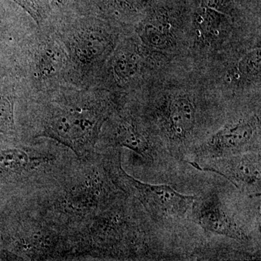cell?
Here are the masks:
<instances>
[{"mask_svg": "<svg viewBox=\"0 0 261 261\" xmlns=\"http://www.w3.org/2000/svg\"><path fill=\"white\" fill-rule=\"evenodd\" d=\"M213 161L203 170L219 173L240 190L252 192L260 190V154L246 152Z\"/></svg>", "mask_w": 261, "mask_h": 261, "instance_id": "5", "label": "cell"}, {"mask_svg": "<svg viewBox=\"0 0 261 261\" xmlns=\"http://www.w3.org/2000/svg\"><path fill=\"white\" fill-rule=\"evenodd\" d=\"M226 15L219 10L201 5L195 15V27L205 42L218 40L226 27Z\"/></svg>", "mask_w": 261, "mask_h": 261, "instance_id": "11", "label": "cell"}, {"mask_svg": "<svg viewBox=\"0 0 261 261\" xmlns=\"http://www.w3.org/2000/svg\"><path fill=\"white\" fill-rule=\"evenodd\" d=\"M120 179L132 189L149 214L159 221L183 218L197 201L195 196L185 195L166 185H150L138 181L118 168Z\"/></svg>", "mask_w": 261, "mask_h": 261, "instance_id": "2", "label": "cell"}, {"mask_svg": "<svg viewBox=\"0 0 261 261\" xmlns=\"http://www.w3.org/2000/svg\"><path fill=\"white\" fill-rule=\"evenodd\" d=\"M51 1L53 2V3H55V4L60 5L63 3L64 0H51Z\"/></svg>", "mask_w": 261, "mask_h": 261, "instance_id": "15", "label": "cell"}, {"mask_svg": "<svg viewBox=\"0 0 261 261\" xmlns=\"http://www.w3.org/2000/svg\"><path fill=\"white\" fill-rule=\"evenodd\" d=\"M103 121L102 113L95 108H62L48 118L44 135L84 156L94 148Z\"/></svg>", "mask_w": 261, "mask_h": 261, "instance_id": "1", "label": "cell"}, {"mask_svg": "<svg viewBox=\"0 0 261 261\" xmlns=\"http://www.w3.org/2000/svg\"><path fill=\"white\" fill-rule=\"evenodd\" d=\"M115 140L121 147H126L145 159H152V144L148 135L137 123L123 122L117 128Z\"/></svg>", "mask_w": 261, "mask_h": 261, "instance_id": "10", "label": "cell"}, {"mask_svg": "<svg viewBox=\"0 0 261 261\" xmlns=\"http://www.w3.org/2000/svg\"><path fill=\"white\" fill-rule=\"evenodd\" d=\"M258 119L243 118L218 130L200 145L197 154L200 159L214 160L244 153L258 132Z\"/></svg>", "mask_w": 261, "mask_h": 261, "instance_id": "4", "label": "cell"}, {"mask_svg": "<svg viewBox=\"0 0 261 261\" xmlns=\"http://www.w3.org/2000/svg\"><path fill=\"white\" fill-rule=\"evenodd\" d=\"M195 218L206 231L240 241L247 240L245 229L225 208L216 195L208 196L201 201L196 209Z\"/></svg>", "mask_w": 261, "mask_h": 261, "instance_id": "6", "label": "cell"}, {"mask_svg": "<svg viewBox=\"0 0 261 261\" xmlns=\"http://www.w3.org/2000/svg\"><path fill=\"white\" fill-rule=\"evenodd\" d=\"M111 40L107 34L97 29H85L73 40V50L79 61L90 65L102 59L109 50Z\"/></svg>", "mask_w": 261, "mask_h": 261, "instance_id": "8", "label": "cell"}, {"mask_svg": "<svg viewBox=\"0 0 261 261\" xmlns=\"http://www.w3.org/2000/svg\"><path fill=\"white\" fill-rule=\"evenodd\" d=\"M120 4L130 11H139L148 6L152 0H118Z\"/></svg>", "mask_w": 261, "mask_h": 261, "instance_id": "14", "label": "cell"}, {"mask_svg": "<svg viewBox=\"0 0 261 261\" xmlns=\"http://www.w3.org/2000/svg\"><path fill=\"white\" fill-rule=\"evenodd\" d=\"M61 51L57 48L47 47L41 53L39 57V73L43 76L54 74L57 68L61 64Z\"/></svg>", "mask_w": 261, "mask_h": 261, "instance_id": "13", "label": "cell"}, {"mask_svg": "<svg viewBox=\"0 0 261 261\" xmlns=\"http://www.w3.org/2000/svg\"><path fill=\"white\" fill-rule=\"evenodd\" d=\"M158 118L171 148L183 147L195 133L197 108L189 94L178 93L168 97L160 106Z\"/></svg>", "mask_w": 261, "mask_h": 261, "instance_id": "3", "label": "cell"}, {"mask_svg": "<svg viewBox=\"0 0 261 261\" xmlns=\"http://www.w3.org/2000/svg\"><path fill=\"white\" fill-rule=\"evenodd\" d=\"M260 47H256L240 59L237 65V70L241 77L254 80L260 78Z\"/></svg>", "mask_w": 261, "mask_h": 261, "instance_id": "12", "label": "cell"}, {"mask_svg": "<svg viewBox=\"0 0 261 261\" xmlns=\"http://www.w3.org/2000/svg\"><path fill=\"white\" fill-rule=\"evenodd\" d=\"M142 57L136 48L130 45L122 46L113 56V76L119 83H128L137 78L142 69Z\"/></svg>", "mask_w": 261, "mask_h": 261, "instance_id": "9", "label": "cell"}, {"mask_svg": "<svg viewBox=\"0 0 261 261\" xmlns=\"http://www.w3.org/2000/svg\"><path fill=\"white\" fill-rule=\"evenodd\" d=\"M141 40L149 48L166 49L175 42L172 23L167 15L154 13L147 16L138 28Z\"/></svg>", "mask_w": 261, "mask_h": 261, "instance_id": "7", "label": "cell"}]
</instances>
